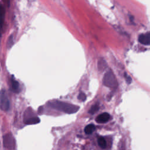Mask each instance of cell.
<instances>
[{
	"label": "cell",
	"instance_id": "obj_7",
	"mask_svg": "<svg viewBox=\"0 0 150 150\" xmlns=\"http://www.w3.org/2000/svg\"><path fill=\"white\" fill-rule=\"evenodd\" d=\"M11 84V88L14 92L15 93H19L20 92V84L15 79L14 76H12L10 79Z\"/></svg>",
	"mask_w": 150,
	"mask_h": 150
},
{
	"label": "cell",
	"instance_id": "obj_16",
	"mask_svg": "<svg viewBox=\"0 0 150 150\" xmlns=\"http://www.w3.org/2000/svg\"><path fill=\"white\" fill-rule=\"evenodd\" d=\"M124 77L125 79V80L128 84H130L132 82V79L130 76H128L126 73H124Z\"/></svg>",
	"mask_w": 150,
	"mask_h": 150
},
{
	"label": "cell",
	"instance_id": "obj_15",
	"mask_svg": "<svg viewBox=\"0 0 150 150\" xmlns=\"http://www.w3.org/2000/svg\"><path fill=\"white\" fill-rule=\"evenodd\" d=\"M78 99L82 101H84L86 100V94L84 93H80L79 96H78Z\"/></svg>",
	"mask_w": 150,
	"mask_h": 150
},
{
	"label": "cell",
	"instance_id": "obj_6",
	"mask_svg": "<svg viewBox=\"0 0 150 150\" xmlns=\"http://www.w3.org/2000/svg\"><path fill=\"white\" fill-rule=\"evenodd\" d=\"M110 119V115L107 113H103L98 115L96 118V121L99 124L106 123Z\"/></svg>",
	"mask_w": 150,
	"mask_h": 150
},
{
	"label": "cell",
	"instance_id": "obj_5",
	"mask_svg": "<svg viewBox=\"0 0 150 150\" xmlns=\"http://www.w3.org/2000/svg\"><path fill=\"white\" fill-rule=\"evenodd\" d=\"M138 41L142 45H150V32H147L144 34H141L138 37Z\"/></svg>",
	"mask_w": 150,
	"mask_h": 150
},
{
	"label": "cell",
	"instance_id": "obj_1",
	"mask_svg": "<svg viewBox=\"0 0 150 150\" xmlns=\"http://www.w3.org/2000/svg\"><path fill=\"white\" fill-rule=\"evenodd\" d=\"M50 106L54 108L62 111L67 114L75 113L79 110V107L60 101H54L49 103Z\"/></svg>",
	"mask_w": 150,
	"mask_h": 150
},
{
	"label": "cell",
	"instance_id": "obj_14",
	"mask_svg": "<svg viewBox=\"0 0 150 150\" xmlns=\"http://www.w3.org/2000/svg\"><path fill=\"white\" fill-rule=\"evenodd\" d=\"M4 14H5V9L3 6H1V27L3 28V20H4Z\"/></svg>",
	"mask_w": 150,
	"mask_h": 150
},
{
	"label": "cell",
	"instance_id": "obj_13",
	"mask_svg": "<svg viewBox=\"0 0 150 150\" xmlns=\"http://www.w3.org/2000/svg\"><path fill=\"white\" fill-rule=\"evenodd\" d=\"M14 44V38L13 35H11L9 37L8 41H7V47L8 48H11Z\"/></svg>",
	"mask_w": 150,
	"mask_h": 150
},
{
	"label": "cell",
	"instance_id": "obj_3",
	"mask_svg": "<svg viewBox=\"0 0 150 150\" xmlns=\"http://www.w3.org/2000/svg\"><path fill=\"white\" fill-rule=\"evenodd\" d=\"M0 107L3 111H8L10 109V103L6 92L2 90L0 94Z\"/></svg>",
	"mask_w": 150,
	"mask_h": 150
},
{
	"label": "cell",
	"instance_id": "obj_8",
	"mask_svg": "<svg viewBox=\"0 0 150 150\" xmlns=\"http://www.w3.org/2000/svg\"><path fill=\"white\" fill-rule=\"evenodd\" d=\"M24 123L27 125L36 124L40 123V119L38 117H31L26 119H24Z\"/></svg>",
	"mask_w": 150,
	"mask_h": 150
},
{
	"label": "cell",
	"instance_id": "obj_2",
	"mask_svg": "<svg viewBox=\"0 0 150 150\" xmlns=\"http://www.w3.org/2000/svg\"><path fill=\"white\" fill-rule=\"evenodd\" d=\"M103 83L104 86L111 89H116L118 87L117 80L111 70H109L105 73L103 79Z\"/></svg>",
	"mask_w": 150,
	"mask_h": 150
},
{
	"label": "cell",
	"instance_id": "obj_9",
	"mask_svg": "<svg viewBox=\"0 0 150 150\" xmlns=\"http://www.w3.org/2000/svg\"><path fill=\"white\" fill-rule=\"evenodd\" d=\"M107 67V65L105 60L103 58L99 59L98 61V69L100 71L104 70Z\"/></svg>",
	"mask_w": 150,
	"mask_h": 150
},
{
	"label": "cell",
	"instance_id": "obj_4",
	"mask_svg": "<svg viewBox=\"0 0 150 150\" xmlns=\"http://www.w3.org/2000/svg\"><path fill=\"white\" fill-rule=\"evenodd\" d=\"M4 146L10 150H13L15 147V140L13 135L8 133L3 136Z\"/></svg>",
	"mask_w": 150,
	"mask_h": 150
},
{
	"label": "cell",
	"instance_id": "obj_11",
	"mask_svg": "<svg viewBox=\"0 0 150 150\" xmlns=\"http://www.w3.org/2000/svg\"><path fill=\"white\" fill-rule=\"evenodd\" d=\"M94 130H95V126L92 124L87 125L85 128V132L86 134H91Z\"/></svg>",
	"mask_w": 150,
	"mask_h": 150
},
{
	"label": "cell",
	"instance_id": "obj_17",
	"mask_svg": "<svg viewBox=\"0 0 150 150\" xmlns=\"http://www.w3.org/2000/svg\"><path fill=\"white\" fill-rule=\"evenodd\" d=\"M3 1L6 3L7 4V6L8 7H9V5H10V0H3Z\"/></svg>",
	"mask_w": 150,
	"mask_h": 150
},
{
	"label": "cell",
	"instance_id": "obj_10",
	"mask_svg": "<svg viewBox=\"0 0 150 150\" xmlns=\"http://www.w3.org/2000/svg\"><path fill=\"white\" fill-rule=\"evenodd\" d=\"M97 142H98V144L100 146V147L102 149H104L106 148V146H107L106 141L103 137L100 136L99 137H98Z\"/></svg>",
	"mask_w": 150,
	"mask_h": 150
},
{
	"label": "cell",
	"instance_id": "obj_12",
	"mask_svg": "<svg viewBox=\"0 0 150 150\" xmlns=\"http://www.w3.org/2000/svg\"><path fill=\"white\" fill-rule=\"evenodd\" d=\"M99 110V106L98 104H96L92 106V107L90 108V109L89 111V113L91 114H94L96 112H97Z\"/></svg>",
	"mask_w": 150,
	"mask_h": 150
}]
</instances>
